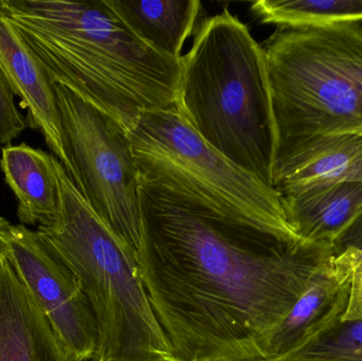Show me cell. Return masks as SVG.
I'll return each instance as SVG.
<instances>
[{
  "label": "cell",
  "instance_id": "7a4b0ae2",
  "mask_svg": "<svg viewBox=\"0 0 362 361\" xmlns=\"http://www.w3.org/2000/svg\"><path fill=\"white\" fill-rule=\"evenodd\" d=\"M10 23L51 82L116 119L127 129L138 117L178 110L180 59L142 40L107 0H0Z\"/></svg>",
  "mask_w": 362,
  "mask_h": 361
},
{
  "label": "cell",
  "instance_id": "ac0fdd59",
  "mask_svg": "<svg viewBox=\"0 0 362 361\" xmlns=\"http://www.w3.org/2000/svg\"><path fill=\"white\" fill-rule=\"evenodd\" d=\"M15 93L0 66V146H10L27 129V120L14 101Z\"/></svg>",
  "mask_w": 362,
  "mask_h": 361
},
{
  "label": "cell",
  "instance_id": "277c9868",
  "mask_svg": "<svg viewBox=\"0 0 362 361\" xmlns=\"http://www.w3.org/2000/svg\"><path fill=\"white\" fill-rule=\"evenodd\" d=\"M54 169L59 216L36 231L76 273L88 299L98 329L89 361H178L148 298L137 254L91 209L57 157Z\"/></svg>",
  "mask_w": 362,
  "mask_h": 361
},
{
  "label": "cell",
  "instance_id": "5b68a950",
  "mask_svg": "<svg viewBox=\"0 0 362 361\" xmlns=\"http://www.w3.org/2000/svg\"><path fill=\"white\" fill-rule=\"evenodd\" d=\"M276 131L274 167L315 138L362 134V25L276 27L263 46Z\"/></svg>",
  "mask_w": 362,
  "mask_h": 361
},
{
  "label": "cell",
  "instance_id": "9a60e30c",
  "mask_svg": "<svg viewBox=\"0 0 362 361\" xmlns=\"http://www.w3.org/2000/svg\"><path fill=\"white\" fill-rule=\"evenodd\" d=\"M122 20L153 48L181 59L202 11L198 0H107Z\"/></svg>",
  "mask_w": 362,
  "mask_h": 361
},
{
  "label": "cell",
  "instance_id": "d6986e66",
  "mask_svg": "<svg viewBox=\"0 0 362 361\" xmlns=\"http://www.w3.org/2000/svg\"><path fill=\"white\" fill-rule=\"evenodd\" d=\"M334 259L344 267L351 284L348 307L341 320L362 319V251L346 250Z\"/></svg>",
  "mask_w": 362,
  "mask_h": 361
},
{
  "label": "cell",
  "instance_id": "30bf717a",
  "mask_svg": "<svg viewBox=\"0 0 362 361\" xmlns=\"http://www.w3.org/2000/svg\"><path fill=\"white\" fill-rule=\"evenodd\" d=\"M350 286L348 273L334 256L325 261L274 332L267 358L283 357L297 351L340 321L348 307Z\"/></svg>",
  "mask_w": 362,
  "mask_h": 361
},
{
  "label": "cell",
  "instance_id": "3957f363",
  "mask_svg": "<svg viewBox=\"0 0 362 361\" xmlns=\"http://www.w3.org/2000/svg\"><path fill=\"white\" fill-rule=\"evenodd\" d=\"M178 112L228 160L274 189L276 131L263 46L227 8L180 59Z\"/></svg>",
  "mask_w": 362,
  "mask_h": 361
},
{
  "label": "cell",
  "instance_id": "4fadbf2b",
  "mask_svg": "<svg viewBox=\"0 0 362 361\" xmlns=\"http://www.w3.org/2000/svg\"><path fill=\"white\" fill-rule=\"evenodd\" d=\"M54 155L25 143L6 146L0 167L16 196L17 218L23 226L49 227L59 216V195Z\"/></svg>",
  "mask_w": 362,
  "mask_h": 361
},
{
  "label": "cell",
  "instance_id": "ffe728a7",
  "mask_svg": "<svg viewBox=\"0 0 362 361\" xmlns=\"http://www.w3.org/2000/svg\"><path fill=\"white\" fill-rule=\"evenodd\" d=\"M350 249L362 251V210L332 245L333 256H340Z\"/></svg>",
  "mask_w": 362,
  "mask_h": 361
},
{
  "label": "cell",
  "instance_id": "9c48e42d",
  "mask_svg": "<svg viewBox=\"0 0 362 361\" xmlns=\"http://www.w3.org/2000/svg\"><path fill=\"white\" fill-rule=\"evenodd\" d=\"M0 361H72L4 242L0 249Z\"/></svg>",
  "mask_w": 362,
  "mask_h": 361
},
{
  "label": "cell",
  "instance_id": "8fae6325",
  "mask_svg": "<svg viewBox=\"0 0 362 361\" xmlns=\"http://www.w3.org/2000/svg\"><path fill=\"white\" fill-rule=\"evenodd\" d=\"M0 66L21 107L27 110V124L44 136L47 146L67 167L53 83L31 49L8 21L0 17Z\"/></svg>",
  "mask_w": 362,
  "mask_h": 361
},
{
  "label": "cell",
  "instance_id": "603a6c76",
  "mask_svg": "<svg viewBox=\"0 0 362 361\" xmlns=\"http://www.w3.org/2000/svg\"><path fill=\"white\" fill-rule=\"evenodd\" d=\"M2 246H4V241H2L1 237H0V249H1Z\"/></svg>",
  "mask_w": 362,
  "mask_h": 361
},
{
  "label": "cell",
  "instance_id": "7402d4cb",
  "mask_svg": "<svg viewBox=\"0 0 362 361\" xmlns=\"http://www.w3.org/2000/svg\"><path fill=\"white\" fill-rule=\"evenodd\" d=\"M251 361H279V360H272V358H266V360H251Z\"/></svg>",
  "mask_w": 362,
  "mask_h": 361
},
{
  "label": "cell",
  "instance_id": "2e32d148",
  "mask_svg": "<svg viewBox=\"0 0 362 361\" xmlns=\"http://www.w3.org/2000/svg\"><path fill=\"white\" fill-rule=\"evenodd\" d=\"M251 12L262 23L276 27H323L361 23L362 0H259Z\"/></svg>",
  "mask_w": 362,
  "mask_h": 361
},
{
  "label": "cell",
  "instance_id": "5bb4252c",
  "mask_svg": "<svg viewBox=\"0 0 362 361\" xmlns=\"http://www.w3.org/2000/svg\"><path fill=\"white\" fill-rule=\"evenodd\" d=\"M280 196L287 223L300 239L332 247L362 210V182L317 187Z\"/></svg>",
  "mask_w": 362,
  "mask_h": 361
},
{
  "label": "cell",
  "instance_id": "7c38bea8",
  "mask_svg": "<svg viewBox=\"0 0 362 361\" xmlns=\"http://www.w3.org/2000/svg\"><path fill=\"white\" fill-rule=\"evenodd\" d=\"M358 182H362V134L315 138L274 170V189L280 195Z\"/></svg>",
  "mask_w": 362,
  "mask_h": 361
},
{
  "label": "cell",
  "instance_id": "52a82bcc",
  "mask_svg": "<svg viewBox=\"0 0 362 361\" xmlns=\"http://www.w3.org/2000/svg\"><path fill=\"white\" fill-rule=\"evenodd\" d=\"M66 167L85 201L136 254L141 239L140 176L129 129L59 83H53Z\"/></svg>",
  "mask_w": 362,
  "mask_h": 361
},
{
  "label": "cell",
  "instance_id": "e0dca14e",
  "mask_svg": "<svg viewBox=\"0 0 362 361\" xmlns=\"http://www.w3.org/2000/svg\"><path fill=\"white\" fill-rule=\"evenodd\" d=\"M279 361H362V319L340 320Z\"/></svg>",
  "mask_w": 362,
  "mask_h": 361
},
{
  "label": "cell",
  "instance_id": "6da1fadb",
  "mask_svg": "<svg viewBox=\"0 0 362 361\" xmlns=\"http://www.w3.org/2000/svg\"><path fill=\"white\" fill-rule=\"evenodd\" d=\"M137 261L178 361L267 358L331 246L182 205L140 180Z\"/></svg>",
  "mask_w": 362,
  "mask_h": 361
},
{
  "label": "cell",
  "instance_id": "8992f818",
  "mask_svg": "<svg viewBox=\"0 0 362 361\" xmlns=\"http://www.w3.org/2000/svg\"><path fill=\"white\" fill-rule=\"evenodd\" d=\"M129 134L146 184L193 209L300 239L280 194L206 143L178 110L144 112Z\"/></svg>",
  "mask_w": 362,
  "mask_h": 361
},
{
  "label": "cell",
  "instance_id": "44dd1931",
  "mask_svg": "<svg viewBox=\"0 0 362 361\" xmlns=\"http://www.w3.org/2000/svg\"><path fill=\"white\" fill-rule=\"evenodd\" d=\"M10 225V223L8 222V220H4V218H1L0 216V232H1L2 230H4V229L6 228V227Z\"/></svg>",
  "mask_w": 362,
  "mask_h": 361
},
{
  "label": "cell",
  "instance_id": "ba28073f",
  "mask_svg": "<svg viewBox=\"0 0 362 361\" xmlns=\"http://www.w3.org/2000/svg\"><path fill=\"white\" fill-rule=\"evenodd\" d=\"M0 235L21 279L71 360H90L97 350V324L76 273L37 231L10 224Z\"/></svg>",
  "mask_w": 362,
  "mask_h": 361
}]
</instances>
